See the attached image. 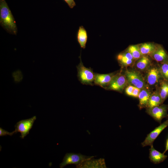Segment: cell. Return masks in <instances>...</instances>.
<instances>
[{
    "label": "cell",
    "instance_id": "cell-1",
    "mask_svg": "<svg viewBox=\"0 0 168 168\" xmlns=\"http://www.w3.org/2000/svg\"><path fill=\"white\" fill-rule=\"evenodd\" d=\"M0 24L9 33L16 35V22L5 0H0Z\"/></svg>",
    "mask_w": 168,
    "mask_h": 168
},
{
    "label": "cell",
    "instance_id": "cell-2",
    "mask_svg": "<svg viewBox=\"0 0 168 168\" xmlns=\"http://www.w3.org/2000/svg\"><path fill=\"white\" fill-rule=\"evenodd\" d=\"M80 62L77 66V76L79 80L83 84L93 85L94 84L95 74L91 68L86 67L79 57Z\"/></svg>",
    "mask_w": 168,
    "mask_h": 168
},
{
    "label": "cell",
    "instance_id": "cell-3",
    "mask_svg": "<svg viewBox=\"0 0 168 168\" xmlns=\"http://www.w3.org/2000/svg\"><path fill=\"white\" fill-rule=\"evenodd\" d=\"M128 83L141 89L146 87L145 81L141 75L133 70H126L124 72Z\"/></svg>",
    "mask_w": 168,
    "mask_h": 168
},
{
    "label": "cell",
    "instance_id": "cell-4",
    "mask_svg": "<svg viewBox=\"0 0 168 168\" xmlns=\"http://www.w3.org/2000/svg\"><path fill=\"white\" fill-rule=\"evenodd\" d=\"M168 105L161 104L152 107L147 108L146 112L156 121L161 123L162 119L167 117Z\"/></svg>",
    "mask_w": 168,
    "mask_h": 168
},
{
    "label": "cell",
    "instance_id": "cell-5",
    "mask_svg": "<svg viewBox=\"0 0 168 168\" xmlns=\"http://www.w3.org/2000/svg\"><path fill=\"white\" fill-rule=\"evenodd\" d=\"M91 157L80 153H67L63 158V162L60 164V167L62 168L69 164H75L77 166Z\"/></svg>",
    "mask_w": 168,
    "mask_h": 168
},
{
    "label": "cell",
    "instance_id": "cell-6",
    "mask_svg": "<svg viewBox=\"0 0 168 168\" xmlns=\"http://www.w3.org/2000/svg\"><path fill=\"white\" fill-rule=\"evenodd\" d=\"M36 119V117L35 116L30 118L22 120L18 122L15 126V133L20 132L21 133L20 137L22 139L24 138L29 134V131L32 128Z\"/></svg>",
    "mask_w": 168,
    "mask_h": 168
},
{
    "label": "cell",
    "instance_id": "cell-7",
    "mask_svg": "<svg viewBox=\"0 0 168 168\" xmlns=\"http://www.w3.org/2000/svg\"><path fill=\"white\" fill-rule=\"evenodd\" d=\"M128 83L124 75L118 73L115 74L105 89L121 92Z\"/></svg>",
    "mask_w": 168,
    "mask_h": 168
},
{
    "label": "cell",
    "instance_id": "cell-8",
    "mask_svg": "<svg viewBox=\"0 0 168 168\" xmlns=\"http://www.w3.org/2000/svg\"><path fill=\"white\" fill-rule=\"evenodd\" d=\"M168 126L167 119L159 126L147 134L144 141L141 143L143 147L147 146H151L162 131Z\"/></svg>",
    "mask_w": 168,
    "mask_h": 168
},
{
    "label": "cell",
    "instance_id": "cell-9",
    "mask_svg": "<svg viewBox=\"0 0 168 168\" xmlns=\"http://www.w3.org/2000/svg\"><path fill=\"white\" fill-rule=\"evenodd\" d=\"M94 156L91 157L76 166L78 168H106L105 160L103 158L95 159Z\"/></svg>",
    "mask_w": 168,
    "mask_h": 168
},
{
    "label": "cell",
    "instance_id": "cell-10",
    "mask_svg": "<svg viewBox=\"0 0 168 168\" xmlns=\"http://www.w3.org/2000/svg\"><path fill=\"white\" fill-rule=\"evenodd\" d=\"M146 77L147 84L151 86L157 84L161 77L158 67L152 66L149 68Z\"/></svg>",
    "mask_w": 168,
    "mask_h": 168
},
{
    "label": "cell",
    "instance_id": "cell-11",
    "mask_svg": "<svg viewBox=\"0 0 168 168\" xmlns=\"http://www.w3.org/2000/svg\"><path fill=\"white\" fill-rule=\"evenodd\" d=\"M115 74L112 73L105 74L96 73L95 74L94 84L105 89Z\"/></svg>",
    "mask_w": 168,
    "mask_h": 168
},
{
    "label": "cell",
    "instance_id": "cell-12",
    "mask_svg": "<svg viewBox=\"0 0 168 168\" xmlns=\"http://www.w3.org/2000/svg\"><path fill=\"white\" fill-rule=\"evenodd\" d=\"M150 56L160 63L168 60V54L163 47L159 44L158 45L157 48Z\"/></svg>",
    "mask_w": 168,
    "mask_h": 168
},
{
    "label": "cell",
    "instance_id": "cell-13",
    "mask_svg": "<svg viewBox=\"0 0 168 168\" xmlns=\"http://www.w3.org/2000/svg\"><path fill=\"white\" fill-rule=\"evenodd\" d=\"M117 59L119 64L123 67L132 65L135 60L131 54L127 51L119 54Z\"/></svg>",
    "mask_w": 168,
    "mask_h": 168
},
{
    "label": "cell",
    "instance_id": "cell-14",
    "mask_svg": "<svg viewBox=\"0 0 168 168\" xmlns=\"http://www.w3.org/2000/svg\"><path fill=\"white\" fill-rule=\"evenodd\" d=\"M167 157V156L163 153H161L156 150L153 145L151 146L149 149V158L151 162L155 164H159L164 161Z\"/></svg>",
    "mask_w": 168,
    "mask_h": 168
},
{
    "label": "cell",
    "instance_id": "cell-15",
    "mask_svg": "<svg viewBox=\"0 0 168 168\" xmlns=\"http://www.w3.org/2000/svg\"><path fill=\"white\" fill-rule=\"evenodd\" d=\"M151 94L146 87L141 89L138 97L139 100L138 106L140 109L147 108Z\"/></svg>",
    "mask_w": 168,
    "mask_h": 168
},
{
    "label": "cell",
    "instance_id": "cell-16",
    "mask_svg": "<svg viewBox=\"0 0 168 168\" xmlns=\"http://www.w3.org/2000/svg\"><path fill=\"white\" fill-rule=\"evenodd\" d=\"M158 45L152 43H145L138 45L143 55L150 56L157 48Z\"/></svg>",
    "mask_w": 168,
    "mask_h": 168
},
{
    "label": "cell",
    "instance_id": "cell-17",
    "mask_svg": "<svg viewBox=\"0 0 168 168\" xmlns=\"http://www.w3.org/2000/svg\"><path fill=\"white\" fill-rule=\"evenodd\" d=\"M77 39L81 48L85 49L87 40V34L86 30L83 26H80L78 30Z\"/></svg>",
    "mask_w": 168,
    "mask_h": 168
},
{
    "label": "cell",
    "instance_id": "cell-18",
    "mask_svg": "<svg viewBox=\"0 0 168 168\" xmlns=\"http://www.w3.org/2000/svg\"><path fill=\"white\" fill-rule=\"evenodd\" d=\"M151 63V61L148 55H143L137 60L135 65L138 69L143 71L149 68Z\"/></svg>",
    "mask_w": 168,
    "mask_h": 168
},
{
    "label": "cell",
    "instance_id": "cell-19",
    "mask_svg": "<svg viewBox=\"0 0 168 168\" xmlns=\"http://www.w3.org/2000/svg\"><path fill=\"white\" fill-rule=\"evenodd\" d=\"M163 102L160 95L158 89L152 93L150 97L147 108L152 107L162 104Z\"/></svg>",
    "mask_w": 168,
    "mask_h": 168
},
{
    "label": "cell",
    "instance_id": "cell-20",
    "mask_svg": "<svg viewBox=\"0 0 168 168\" xmlns=\"http://www.w3.org/2000/svg\"><path fill=\"white\" fill-rule=\"evenodd\" d=\"M159 82L160 87L158 91L163 102L168 97V81L163 79Z\"/></svg>",
    "mask_w": 168,
    "mask_h": 168
},
{
    "label": "cell",
    "instance_id": "cell-21",
    "mask_svg": "<svg viewBox=\"0 0 168 168\" xmlns=\"http://www.w3.org/2000/svg\"><path fill=\"white\" fill-rule=\"evenodd\" d=\"M126 51L131 54L134 60H137L143 56L141 53L138 45H131Z\"/></svg>",
    "mask_w": 168,
    "mask_h": 168
},
{
    "label": "cell",
    "instance_id": "cell-22",
    "mask_svg": "<svg viewBox=\"0 0 168 168\" xmlns=\"http://www.w3.org/2000/svg\"><path fill=\"white\" fill-rule=\"evenodd\" d=\"M158 68L161 77L168 81V60L160 63Z\"/></svg>",
    "mask_w": 168,
    "mask_h": 168
},
{
    "label": "cell",
    "instance_id": "cell-23",
    "mask_svg": "<svg viewBox=\"0 0 168 168\" xmlns=\"http://www.w3.org/2000/svg\"><path fill=\"white\" fill-rule=\"evenodd\" d=\"M12 75L15 81L16 82H20L23 78L22 73L19 70L13 72Z\"/></svg>",
    "mask_w": 168,
    "mask_h": 168
},
{
    "label": "cell",
    "instance_id": "cell-24",
    "mask_svg": "<svg viewBox=\"0 0 168 168\" xmlns=\"http://www.w3.org/2000/svg\"><path fill=\"white\" fill-rule=\"evenodd\" d=\"M15 133V131L14 130L12 132H9L3 129L2 128H0V136H6V135H9L10 136L12 135L14 133Z\"/></svg>",
    "mask_w": 168,
    "mask_h": 168
},
{
    "label": "cell",
    "instance_id": "cell-25",
    "mask_svg": "<svg viewBox=\"0 0 168 168\" xmlns=\"http://www.w3.org/2000/svg\"><path fill=\"white\" fill-rule=\"evenodd\" d=\"M134 87L135 86L132 85L128 86L125 89V91L127 95L131 96Z\"/></svg>",
    "mask_w": 168,
    "mask_h": 168
},
{
    "label": "cell",
    "instance_id": "cell-26",
    "mask_svg": "<svg viewBox=\"0 0 168 168\" xmlns=\"http://www.w3.org/2000/svg\"><path fill=\"white\" fill-rule=\"evenodd\" d=\"M68 5L70 8H73L76 5L74 0H63Z\"/></svg>",
    "mask_w": 168,
    "mask_h": 168
},
{
    "label": "cell",
    "instance_id": "cell-27",
    "mask_svg": "<svg viewBox=\"0 0 168 168\" xmlns=\"http://www.w3.org/2000/svg\"><path fill=\"white\" fill-rule=\"evenodd\" d=\"M140 91L141 89L135 86L131 96L136 97H138Z\"/></svg>",
    "mask_w": 168,
    "mask_h": 168
},
{
    "label": "cell",
    "instance_id": "cell-28",
    "mask_svg": "<svg viewBox=\"0 0 168 168\" xmlns=\"http://www.w3.org/2000/svg\"><path fill=\"white\" fill-rule=\"evenodd\" d=\"M168 150V138L166 140L165 149V150L163 152V153L164 154Z\"/></svg>",
    "mask_w": 168,
    "mask_h": 168
},
{
    "label": "cell",
    "instance_id": "cell-29",
    "mask_svg": "<svg viewBox=\"0 0 168 168\" xmlns=\"http://www.w3.org/2000/svg\"><path fill=\"white\" fill-rule=\"evenodd\" d=\"M167 119H168V116H167Z\"/></svg>",
    "mask_w": 168,
    "mask_h": 168
}]
</instances>
